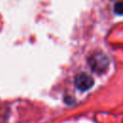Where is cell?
<instances>
[{"label":"cell","mask_w":123,"mask_h":123,"mask_svg":"<svg viewBox=\"0 0 123 123\" xmlns=\"http://www.w3.org/2000/svg\"><path fill=\"white\" fill-rule=\"evenodd\" d=\"M87 63L93 72L97 74H102L108 70L110 65V59L105 53L97 51L92 53L88 57Z\"/></svg>","instance_id":"6da1fadb"},{"label":"cell","mask_w":123,"mask_h":123,"mask_svg":"<svg viewBox=\"0 0 123 123\" xmlns=\"http://www.w3.org/2000/svg\"><path fill=\"white\" fill-rule=\"evenodd\" d=\"M113 10H114L115 13H117L119 15H123V0L116 2L113 7Z\"/></svg>","instance_id":"3957f363"},{"label":"cell","mask_w":123,"mask_h":123,"mask_svg":"<svg viewBox=\"0 0 123 123\" xmlns=\"http://www.w3.org/2000/svg\"><path fill=\"white\" fill-rule=\"evenodd\" d=\"M93 84H94L93 78L86 73L81 72L74 77V85L81 91L88 90L93 86Z\"/></svg>","instance_id":"7a4b0ae2"}]
</instances>
